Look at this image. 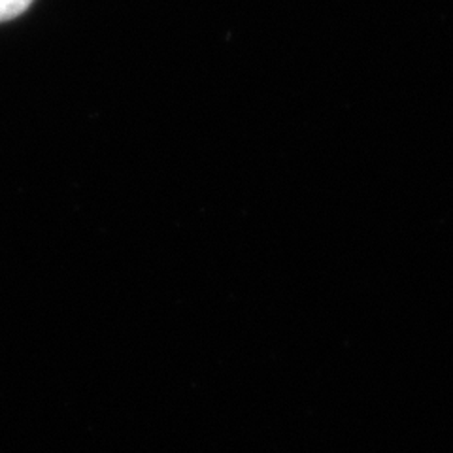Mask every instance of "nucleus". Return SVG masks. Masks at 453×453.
Returning <instances> with one entry per match:
<instances>
[{"label": "nucleus", "mask_w": 453, "mask_h": 453, "mask_svg": "<svg viewBox=\"0 0 453 453\" xmlns=\"http://www.w3.org/2000/svg\"><path fill=\"white\" fill-rule=\"evenodd\" d=\"M33 4V0H0V23L21 16Z\"/></svg>", "instance_id": "obj_1"}]
</instances>
